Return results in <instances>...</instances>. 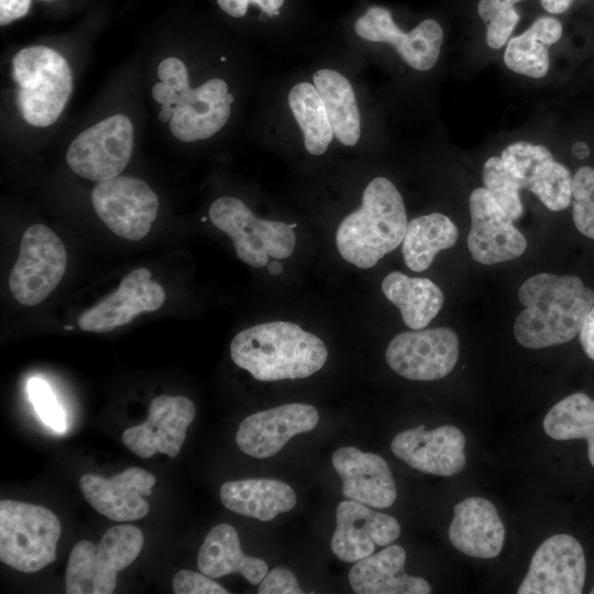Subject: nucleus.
Listing matches in <instances>:
<instances>
[{
    "instance_id": "obj_1",
    "label": "nucleus",
    "mask_w": 594,
    "mask_h": 594,
    "mask_svg": "<svg viewBox=\"0 0 594 594\" xmlns=\"http://www.w3.org/2000/svg\"><path fill=\"white\" fill-rule=\"evenodd\" d=\"M525 309L517 316L514 334L528 349H542L571 341L594 305V292L572 275L540 273L518 290Z\"/></svg>"
},
{
    "instance_id": "obj_2",
    "label": "nucleus",
    "mask_w": 594,
    "mask_h": 594,
    "mask_svg": "<svg viewBox=\"0 0 594 594\" xmlns=\"http://www.w3.org/2000/svg\"><path fill=\"white\" fill-rule=\"evenodd\" d=\"M232 361L262 382L305 378L326 363L328 350L314 333L288 321L246 328L231 341Z\"/></svg>"
},
{
    "instance_id": "obj_3",
    "label": "nucleus",
    "mask_w": 594,
    "mask_h": 594,
    "mask_svg": "<svg viewBox=\"0 0 594 594\" xmlns=\"http://www.w3.org/2000/svg\"><path fill=\"white\" fill-rule=\"evenodd\" d=\"M402 195L385 177L372 179L362 205L339 224L336 244L340 255L359 268H371L402 242L407 229Z\"/></svg>"
},
{
    "instance_id": "obj_4",
    "label": "nucleus",
    "mask_w": 594,
    "mask_h": 594,
    "mask_svg": "<svg viewBox=\"0 0 594 594\" xmlns=\"http://www.w3.org/2000/svg\"><path fill=\"white\" fill-rule=\"evenodd\" d=\"M18 85L16 102L24 121L33 127L53 124L64 110L73 88L66 59L46 46L19 51L12 59Z\"/></svg>"
},
{
    "instance_id": "obj_5",
    "label": "nucleus",
    "mask_w": 594,
    "mask_h": 594,
    "mask_svg": "<svg viewBox=\"0 0 594 594\" xmlns=\"http://www.w3.org/2000/svg\"><path fill=\"white\" fill-rule=\"evenodd\" d=\"M143 543L142 531L130 525L109 528L97 544L89 540L79 541L69 553L66 593H113L118 573L138 558Z\"/></svg>"
},
{
    "instance_id": "obj_6",
    "label": "nucleus",
    "mask_w": 594,
    "mask_h": 594,
    "mask_svg": "<svg viewBox=\"0 0 594 594\" xmlns=\"http://www.w3.org/2000/svg\"><path fill=\"white\" fill-rule=\"evenodd\" d=\"M61 522L50 509L34 504L0 502V560L24 573L56 560Z\"/></svg>"
},
{
    "instance_id": "obj_7",
    "label": "nucleus",
    "mask_w": 594,
    "mask_h": 594,
    "mask_svg": "<svg viewBox=\"0 0 594 594\" xmlns=\"http://www.w3.org/2000/svg\"><path fill=\"white\" fill-rule=\"evenodd\" d=\"M209 219L233 241L237 255L253 267H264L273 258L289 257L296 246L290 224L256 218L235 197H221L209 208Z\"/></svg>"
},
{
    "instance_id": "obj_8",
    "label": "nucleus",
    "mask_w": 594,
    "mask_h": 594,
    "mask_svg": "<svg viewBox=\"0 0 594 594\" xmlns=\"http://www.w3.org/2000/svg\"><path fill=\"white\" fill-rule=\"evenodd\" d=\"M67 254L59 237L44 224L29 227L9 277L13 297L24 306L42 302L64 276Z\"/></svg>"
},
{
    "instance_id": "obj_9",
    "label": "nucleus",
    "mask_w": 594,
    "mask_h": 594,
    "mask_svg": "<svg viewBox=\"0 0 594 594\" xmlns=\"http://www.w3.org/2000/svg\"><path fill=\"white\" fill-rule=\"evenodd\" d=\"M132 148V123L128 117L116 114L78 134L67 150L66 161L74 173L99 183L119 176Z\"/></svg>"
},
{
    "instance_id": "obj_10",
    "label": "nucleus",
    "mask_w": 594,
    "mask_h": 594,
    "mask_svg": "<svg viewBox=\"0 0 594 594\" xmlns=\"http://www.w3.org/2000/svg\"><path fill=\"white\" fill-rule=\"evenodd\" d=\"M91 202L101 221L120 238L139 241L151 230L158 209V198L140 178L117 176L99 182Z\"/></svg>"
},
{
    "instance_id": "obj_11",
    "label": "nucleus",
    "mask_w": 594,
    "mask_h": 594,
    "mask_svg": "<svg viewBox=\"0 0 594 594\" xmlns=\"http://www.w3.org/2000/svg\"><path fill=\"white\" fill-rule=\"evenodd\" d=\"M459 358V338L447 327L404 331L389 342L385 359L398 375L413 381L447 376Z\"/></svg>"
},
{
    "instance_id": "obj_12",
    "label": "nucleus",
    "mask_w": 594,
    "mask_h": 594,
    "mask_svg": "<svg viewBox=\"0 0 594 594\" xmlns=\"http://www.w3.org/2000/svg\"><path fill=\"white\" fill-rule=\"evenodd\" d=\"M586 576L581 543L572 536L547 538L535 551L518 594H580Z\"/></svg>"
},
{
    "instance_id": "obj_13",
    "label": "nucleus",
    "mask_w": 594,
    "mask_h": 594,
    "mask_svg": "<svg viewBox=\"0 0 594 594\" xmlns=\"http://www.w3.org/2000/svg\"><path fill=\"white\" fill-rule=\"evenodd\" d=\"M469 207L468 248L476 262L493 265L515 260L525 252V237L486 188L479 187L471 193Z\"/></svg>"
},
{
    "instance_id": "obj_14",
    "label": "nucleus",
    "mask_w": 594,
    "mask_h": 594,
    "mask_svg": "<svg viewBox=\"0 0 594 594\" xmlns=\"http://www.w3.org/2000/svg\"><path fill=\"white\" fill-rule=\"evenodd\" d=\"M195 415V405L187 397L161 395L151 402L146 421L125 429L122 441L141 458L148 459L156 453L174 458L180 451Z\"/></svg>"
},
{
    "instance_id": "obj_15",
    "label": "nucleus",
    "mask_w": 594,
    "mask_h": 594,
    "mask_svg": "<svg viewBox=\"0 0 594 594\" xmlns=\"http://www.w3.org/2000/svg\"><path fill=\"white\" fill-rule=\"evenodd\" d=\"M391 448L398 459L427 474L452 476L460 473L466 463L465 437L452 425L432 430L420 425L404 430L394 437Z\"/></svg>"
},
{
    "instance_id": "obj_16",
    "label": "nucleus",
    "mask_w": 594,
    "mask_h": 594,
    "mask_svg": "<svg viewBox=\"0 0 594 594\" xmlns=\"http://www.w3.org/2000/svg\"><path fill=\"white\" fill-rule=\"evenodd\" d=\"M354 30L364 40L393 45L410 67L420 72L435 66L443 43V31L436 20H424L410 32L404 33L395 24L391 12L377 6L369 8L355 21Z\"/></svg>"
},
{
    "instance_id": "obj_17",
    "label": "nucleus",
    "mask_w": 594,
    "mask_h": 594,
    "mask_svg": "<svg viewBox=\"0 0 594 594\" xmlns=\"http://www.w3.org/2000/svg\"><path fill=\"white\" fill-rule=\"evenodd\" d=\"M175 91L169 130L176 139L205 140L227 123L234 97L222 79H210L196 89L188 84Z\"/></svg>"
},
{
    "instance_id": "obj_18",
    "label": "nucleus",
    "mask_w": 594,
    "mask_h": 594,
    "mask_svg": "<svg viewBox=\"0 0 594 594\" xmlns=\"http://www.w3.org/2000/svg\"><path fill=\"white\" fill-rule=\"evenodd\" d=\"M318 421L319 414L311 405H280L248 416L239 426L235 442L250 457L270 458L292 437L312 430Z\"/></svg>"
},
{
    "instance_id": "obj_19",
    "label": "nucleus",
    "mask_w": 594,
    "mask_h": 594,
    "mask_svg": "<svg viewBox=\"0 0 594 594\" xmlns=\"http://www.w3.org/2000/svg\"><path fill=\"white\" fill-rule=\"evenodd\" d=\"M151 276V272L143 267L129 273L116 292L78 318L79 328L90 332H108L129 323L141 312L161 308L165 292Z\"/></svg>"
},
{
    "instance_id": "obj_20",
    "label": "nucleus",
    "mask_w": 594,
    "mask_h": 594,
    "mask_svg": "<svg viewBox=\"0 0 594 594\" xmlns=\"http://www.w3.org/2000/svg\"><path fill=\"white\" fill-rule=\"evenodd\" d=\"M399 535L400 525L393 516L345 501L337 507L331 550L344 562H356L373 554L376 546L393 543Z\"/></svg>"
},
{
    "instance_id": "obj_21",
    "label": "nucleus",
    "mask_w": 594,
    "mask_h": 594,
    "mask_svg": "<svg viewBox=\"0 0 594 594\" xmlns=\"http://www.w3.org/2000/svg\"><path fill=\"white\" fill-rule=\"evenodd\" d=\"M155 481L154 474L143 469L129 468L110 479L85 474L79 485L86 501L99 514L116 521H130L148 514L144 496L152 494Z\"/></svg>"
},
{
    "instance_id": "obj_22",
    "label": "nucleus",
    "mask_w": 594,
    "mask_h": 594,
    "mask_svg": "<svg viewBox=\"0 0 594 594\" xmlns=\"http://www.w3.org/2000/svg\"><path fill=\"white\" fill-rule=\"evenodd\" d=\"M332 464L344 497L375 508H387L396 501L392 471L380 455L345 447L334 451Z\"/></svg>"
},
{
    "instance_id": "obj_23",
    "label": "nucleus",
    "mask_w": 594,
    "mask_h": 594,
    "mask_svg": "<svg viewBox=\"0 0 594 594\" xmlns=\"http://www.w3.org/2000/svg\"><path fill=\"white\" fill-rule=\"evenodd\" d=\"M453 509L448 530L452 546L469 557L496 558L504 546L505 527L495 505L474 496L455 504Z\"/></svg>"
},
{
    "instance_id": "obj_24",
    "label": "nucleus",
    "mask_w": 594,
    "mask_h": 594,
    "mask_svg": "<svg viewBox=\"0 0 594 594\" xmlns=\"http://www.w3.org/2000/svg\"><path fill=\"white\" fill-rule=\"evenodd\" d=\"M406 551L399 544H388L351 568L349 582L358 594H428L430 584L422 578L404 572Z\"/></svg>"
},
{
    "instance_id": "obj_25",
    "label": "nucleus",
    "mask_w": 594,
    "mask_h": 594,
    "mask_svg": "<svg viewBox=\"0 0 594 594\" xmlns=\"http://www.w3.org/2000/svg\"><path fill=\"white\" fill-rule=\"evenodd\" d=\"M197 564L200 572L212 579L240 573L251 584H258L268 572L264 560L242 552L238 532L228 524L217 525L207 534Z\"/></svg>"
},
{
    "instance_id": "obj_26",
    "label": "nucleus",
    "mask_w": 594,
    "mask_h": 594,
    "mask_svg": "<svg viewBox=\"0 0 594 594\" xmlns=\"http://www.w3.org/2000/svg\"><path fill=\"white\" fill-rule=\"evenodd\" d=\"M224 507L246 517L268 521L296 504L295 491L286 483L273 479L230 481L220 488Z\"/></svg>"
},
{
    "instance_id": "obj_27",
    "label": "nucleus",
    "mask_w": 594,
    "mask_h": 594,
    "mask_svg": "<svg viewBox=\"0 0 594 594\" xmlns=\"http://www.w3.org/2000/svg\"><path fill=\"white\" fill-rule=\"evenodd\" d=\"M385 297L400 311L410 329H424L439 314L444 296L439 286L428 278L409 277L392 272L382 282Z\"/></svg>"
},
{
    "instance_id": "obj_28",
    "label": "nucleus",
    "mask_w": 594,
    "mask_h": 594,
    "mask_svg": "<svg viewBox=\"0 0 594 594\" xmlns=\"http://www.w3.org/2000/svg\"><path fill=\"white\" fill-rule=\"evenodd\" d=\"M562 35V25L552 16H540L522 34L509 38L504 63L512 72L542 78L549 70V46Z\"/></svg>"
},
{
    "instance_id": "obj_29",
    "label": "nucleus",
    "mask_w": 594,
    "mask_h": 594,
    "mask_svg": "<svg viewBox=\"0 0 594 594\" xmlns=\"http://www.w3.org/2000/svg\"><path fill=\"white\" fill-rule=\"evenodd\" d=\"M312 80L323 102L334 138L343 145L356 144L361 134L360 113L349 80L342 74L328 68L316 72Z\"/></svg>"
},
{
    "instance_id": "obj_30",
    "label": "nucleus",
    "mask_w": 594,
    "mask_h": 594,
    "mask_svg": "<svg viewBox=\"0 0 594 594\" xmlns=\"http://www.w3.org/2000/svg\"><path fill=\"white\" fill-rule=\"evenodd\" d=\"M459 231L452 220L439 212L410 220L403 239V257L415 272L427 270L441 250L453 246Z\"/></svg>"
},
{
    "instance_id": "obj_31",
    "label": "nucleus",
    "mask_w": 594,
    "mask_h": 594,
    "mask_svg": "<svg viewBox=\"0 0 594 594\" xmlns=\"http://www.w3.org/2000/svg\"><path fill=\"white\" fill-rule=\"evenodd\" d=\"M542 425L554 440L585 439L594 468V400L586 394L574 393L558 402L547 413Z\"/></svg>"
},
{
    "instance_id": "obj_32",
    "label": "nucleus",
    "mask_w": 594,
    "mask_h": 594,
    "mask_svg": "<svg viewBox=\"0 0 594 594\" xmlns=\"http://www.w3.org/2000/svg\"><path fill=\"white\" fill-rule=\"evenodd\" d=\"M288 105L302 131L306 150L314 155L323 154L334 135L316 87L296 84L288 94Z\"/></svg>"
},
{
    "instance_id": "obj_33",
    "label": "nucleus",
    "mask_w": 594,
    "mask_h": 594,
    "mask_svg": "<svg viewBox=\"0 0 594 594\" xmlns=\"http://www.w3.org/2000/svg\"><path fill=\"white\" fill-rule=\"evenodd\" d=\"M572 183L570 170L547 150L526 175L521 186L537 196L549 210L561 211L571 204Z\"/></svg>"
},
{
    "instance_id": "obj_34",
    "label": "nucleus",
    "mask_w": 594,
    "mask_h": 594,
    "mask_svg": "<svg viewBox=\"0 0 594 594\" xmlns=\"http://www.w3.org/2000/svg\"><path fill=\"white\" fill-rule=\"evenodd\" d=\"M482 179L484 188L504 208L513 220L524 212L520 199V183L505 167L501 156H491L483 165Z\"/></svg>"
},
{
    "instance_id": "obj_35",
    "label": "nucleus",
    "mask_w": 594,
    "mask_h": 594,
    "mask_svg": "<svg viewBox=\"0 0 594 594\" xmlns=\"http://www.w3.org/2000/svg\"><path fill=\"white\" fill-rule=\"evenodd\" d=\"M522 0H480L477 13L486 23V43L493 50L502 48L519 21L515 4Z\"/></svg>"
},
{
    "instance_id": "obj_36",
    "label": "nucleus",
    "mask_w": 594,
    "mask_h": 594,
    "mask_svg": "<svg viewBox=\"0 0 594 594\" xmlns=\"http://www.w3.org/2000/svg\"><path fill=\"white\" fill-rule=\"evenodd\" d=\"M572 217L576 229L594 240V168L583 166L573 176Z\"/></svg>"
},
{
    "instance_id": "obj_37",
    "label": "nucleus",
    "mask_w": 594,
    "mask_h": 594,
    "mask_svg": "<svg viewBox=\"0 0 594 594\" xmlns=\"http://www.w3.org/2000/svg\"><path fill=\"white\" fill-rule=\"evenodd\" d=\"M29 398L44 425L56 432L67 430V416L50 384L40 377L28 382Z\"/></svg>"
},
{
    "instance_id": "obj_38",
    "label": "nucleus",
    "mask_w": 594,
    "mask_h": 594,
    "mask_svg": "<svg viewBox=\"0 0 594 594\" xmlns=\"http://www.w3.org/2000/svg\"><path fill=\"white\" fill-rule=\"evenodd\" d=\"M173 591L176 594H228L223 586L212 578L198 572L180 570L173 578Z\"/></svg>"
},
{
    "instance_id": "obj_39",
    "label": "nucleus",
    "mask_w": 594,
    "mask_h": 594,
    "mask_svg": "<svg viewBox=\"0 0 594 594\" xmlns=\"http://www.w3.org/2000/svg\"><path fill=\"white\" fill-rule=\"evenodd\" d=\"M295 574L285 568H274L260 582L258 594H302Z\"/></svg>"
},
{
    "instance_id": "obj_40",
    "label": "nucleus",
    "mask_w": 594,
    "mask_h": 594,
    "mask_svg": "<svg viewBox=\"0 0 594 594\" xmlns=\"http://www.w3.org/2000/svg\"><path fill=\"white\" fill-rule=\"evenodd\" d=\"M30 6L31 0H0V24L6 25L24 16Z\"/></svg>"
},
{
    "instance_id": "obj_41",
    "label": "nucleus",
    "mask_w": 594,
    "mask_h": 594,
    "mask_svg": "<svg viewBox=\"0 0 594 594\" xmlns=\"http://www.w3.org/2000/svg\"><path fill=\"white\" fill-rule=\"evenodd\" d=\"M579 337L585 354L594 361V305L582 322Z\"/></svg>"
},
{
    "instance_id": "obj_42",
    "label": "nucleus",
    "mask_w": 594,
    "mask_h": 594,
    "mask_svg": "<svg viewBox=\"0 0 594 594\" xmlns=\"http://www.w3.org/2000/svg\"><path fill=\"white\" fill-rule=\"evenodd\" d=\"M219 7L233 18H241L246 13L249 0H217Z\"/></svg>"
},
{
    "instance_id": "obj_43",
    "label": "nucleus",
    "mask_w": 594,
    "mask_h": 594,
    "mask_svg": "<svg viewBox=\"0 0 594 594\" xmlns=\"http://www.w3.org/2000/svg\"><path fill=\"white\" fill-rule=\"evenodd\" d=\"M540 1H541V6L543 7L546 11H548L549 13L559 14V13L565 12L571 7L574 0H540Z\"/></svg>"
},
{
    "instance_id": "obj_44",
    "label": "nucleus",
    "mask_w": 594,
    "mask_h": 594,
    "mask_svg": "<svg viewBox=\"0 0 594 594\" xmlns=\"http://www.w3.org/2000/svg\"><path fill=\"white\" fill-rule=\"evenodd\" d=\"M249 2L258 6L268 15H277L284 0H249Z\"/></svg>"
},
{
    "instance_id": "obj_45",
    "label": "nucleus",
    "mask_w": 594,
    "mask_h": 594,
    "mask_svg": "<svg viewBox=\"0 0 594 594\" xmlns=\"http://www.w3.org/2000/svg\"><path fill=\"white\" fill-rule=\"evenodd\" d=\"M572 154L579 160H584V158H586L588 156L590 148H588L586 143L576 142L572 146Z\"/></svg>"
},
{
    "instance_id": "obj_46",
    "label": "nucleus",
    "mask_w": 594,
    "mask_h": 594,
    "mask_svg": "<svg viewBox=\"0 0 594 594\" xmlns=\"http://www.w3.org/2000/svg\"><path fill=\"white\" fill-rule=\"evenodd\" d=\"M267 271L272 275H279L283 272V265L278 261H271L267 264Z\"/></svg>"
},
{
    "instance_id": "obj_47",
    "label": "nucleus",
    "mask_w": 594,
    "mask_h": 594,
    "mask_svg": "<svg viewBox=\"0 0 594 594\" xmlns=\"http://www.w3.org/2000/svg\"><path fill=\"white\" fill-rule=\"evenodd\" d=\"M220 61H221V62H224V61H226V58H224V57H221V58H220Z\"/></svg>"
},
{
    "instance_id": "obj_48",
    "label": "nucleus",
    "mask_w": 594,
    "mask_h": 594,
    "mask_svg": "<svg viewBox=\"0 0 594 594\" xmlns=\"http://www.w3.org/2000/svg\"><path fill=\"white\" fill-rule=\"evenodd\" d=\"M591 593L594 594V586L592 587Z\"/></svg>"
}]
</instances>
